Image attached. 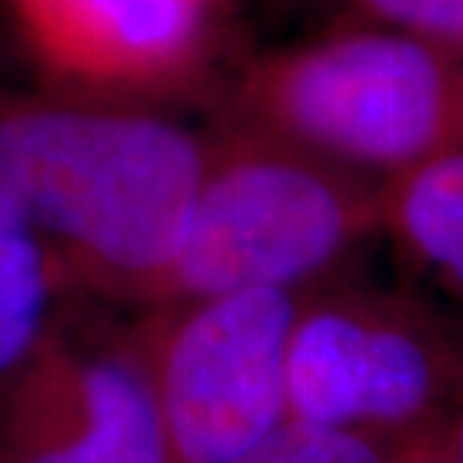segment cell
<instances>
[{"mask_svg": "<svg viewBox=\"0 0 463 463\" xmlns=\"http://www.w3.org/2000/svg\"><path fill=\"white\" fill-rule=\"evenodd\" d=\"M208 124L175 109L13 88L0 79V196L76 295L142 310L178 253Z\"/></svg>", "mask_w": 463, "mask_h": 463, "instance_id": "1", "label": "cell"}, {"mask_svg": "<svg viewBox=\"0 0 463 463\" xmlns=\"http://www.w3.org/2000/svg\"><path fill=\"white\" fill-rule=\"evenodd\" d=\"M208 109L388 184L463 138V54L335 18L232 58Z\"/></svg>", "mask_w": 463, "mask_h": 463, "instance_id": "2", "label": "cell"}, {"mask_svg": "<svg viewBox=\"0 0 463 463\" xmlns=\"http://www.w3.org/2000/svg\"><path fill=\"white\" fill-rule=\"evenodd\" d=\"M376 241L383 184L262 129L208 118L196 202L145 307L232 292L304 295L358 271Z\"/></svg>", "mask_w": 463, "mask_h": 463, "instance_id": "3", "label": "cell"}, {"mask_svg": "<svg viewBox=\"0 0 463 463\" xmlns=\"http://www.w3.org/2000/svg\"><path fill=\"white\" fill-rule=\"evenodd\" d=\"M289 419L385 442H437L463 406V328L358 271L304 292L286 364Z\"/></svg>", "mask_w": 463, "mask_h": 463, "instance_id": "4", "label": "cell"}, {"mask_svg": "<svg viewBox=\"0 0 463 463\" xmlns=\"http://www.w3.org/2000/svg\"><path fill=\"white\" fill-rule=\"evenodd\" d=\"M301 295L232 292L127 310L172 463H235L289 421Z\"/></svg>", "mask_w": 463, "mask_h": 463, "instance_id": "5", "label": "cell"}, {"mask_svg": "<svg viewBox=\"0 0 463 463\" xmlns=\"http://www.w3.org/2000/svg\"><path fill=\"white\" fill-rule=\"evenodd\" d=\"M124 313L70 295L0 392V463H172Z\"/></svg>", "mask_w": 463, "mask_h": 463, "instance_id": "6", "label": "cell"}, {"mask_svg": "<svg viewBox=\"0 0 463 463\" xmlns=\"http://www.w3.org/2000/svg\"><path fill=\"white\" fill-rule=\"evenodd\" d=\"M43 88L181 112L229 67L232 0H0Z\"/></svg>", "mask_w": 463, "mask_h": 463, "instance_id": "7", "label": "cell"}, {"mask_svg": "<svg viewBox=\"0 0 463 463\" xmlns=\"http://www.w3.org/2000/svg\"><path fill=\"white\" fill-rule=\"evenodd\" d=\"M383 241L463 307V138L383 184Z\"/></svg>", "mask_w": 463, "mask_h": 463, "instance_id": "8", "label": "cell"}, {"mask_svg": "<svg viewBox=\"0 0 463 463\" xmlns=\"http://www.w3.org/2000/svg\"><path fill=\"white\" fill-rule=\"evenodd\" d=\"M70 295L49 247L0 196V392L43 344Z\"/></svg>", "mask_w": 463, "mask_h": 463, "instance_id": "9", "label": "cell"}, {"mask_svg": "<svg viewBox=\"0 0 463 463\" xmlns=\"http://www.w3.org/2000/svg\"><path fill=\"white\" fill-rule=\"evenodd\" d=\"M235 463H439V439L385 442L289 419Z\"/></svg>", "mask_w": 463, "mask_h": 463, "instance_id": "10", "label": "cell"}, {"mask_svg": "<svg viewBox=\"0 0 463 463\" xmlns=\"http://www.w3.org/2000/svg\"><path fill=\"white\" fill-rule=\"evenodd\" d=\"M319 22L355 18L415 33L442 49L463 54V0H295Z\"/></svg>", "mask_w": 463, "mask_h": 463, "instance_id": "11", "label": "cell"}, {"mask_svg": "<svg viewBox=\"0 0 463 463\" xmlns=\"http://www.w3.org/2000/svg\"><path fill=\"white\" fill-rule=\"evenodd\" d=\"M439 463H463V406L439 439Z\"/></svg>", "mask_w": 463, "mask_h": 463, "instance_id": "12", "label": "cell"}]
</instances>
